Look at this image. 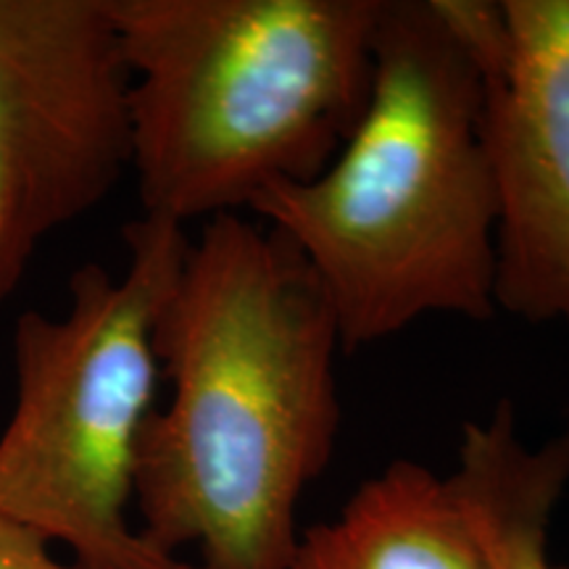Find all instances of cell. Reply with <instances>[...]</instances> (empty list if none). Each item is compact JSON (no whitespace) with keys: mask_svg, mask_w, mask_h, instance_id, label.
I'll use <instances>...</instances> for the list:
<instances>
[{"mask_svg":"<svg viewBox=\"0 0 569 569\" xmlns=\"http://www.w3.org/2000/svg\"><path fill=\"white\" fill-rule=\"evenodd\" d=\"M284 569H488L451 475L396 459L332 519L301 530Z\"/></svg>","mask_w":569,"mask_h":569,"instance_id":"cell-7","label":"cell"},{"mask_svg":"<svg viewBox=\"0 0 569 569\" xmlns=\"http://www.w3.org/2000/svg\"><path fill=\"white\" fill-rule=\"evenodd\" d=\"M338 322L280 232L203 222L156 325L169 398L140 432V536L196 569H284L343 419Z\"/></svg>","mask_w":569,"mask_h":569,"instance_id":"cell-1","label":"cell"},{"mask_svg":"<svg viewBox=\"0 0 569 569\" xmlns=\"http://www.w3.org/2000/svg\"><path fill=\"white\" fill-rule=\"evenodd\" d=\"M0 569H80L71 561H61L53 546L38 532L21 528L11 519L0 517Z\"/></svg>","mask_w":569,"mask_h":569,"instance_id":"cell-10","label":"cell"},{"mask_svg":"<svg viewBox=\"0 0 569 569\" xmlns=\"http://www.w3.org/2000/svg\"><path fill=\"white\" fill-rule=\"evenodd\" d=\"M488 569H565L551 559V522L569 486V432L532 448L501 401L461 430L451 472Z\"/></svg>","mask_w":569,"mask_h":569,"instance_id":"cell-8","label":"cell"},{"mask_svg":"<svg viewBox=\"0 0 569 569\" xmlns=\"http://www.w3.org/2000/svg\"><path fill=\"white\" fill-rule=\"evenodd\" d=\"M511 56L486 88L496 309L569 330V0H503Z\"/></svg>","mask_w":569,"mask_h":569,"instance_id":"cell-6","label":"cell"},{"mask_svg":"<svg viewBox=\"0 0 569 569\" xmlns=\"http://www.w3.org/2000/svg\"><path fill=\"white\" fill-rule=\"evenodd\" d=\"M386 0H111L142 213L188 227L317 177L365 111Z\"/></svg>","mask_w":569,"mask_h":569,"instance_id":"cell-3","label":"cell"},{"mask_svg":"<svg viewBox=\"0 0 569 569\" xmlns=\"http://www.w3.org/2000/svg\"><path fill=\"white\" fill-rule=\"evenodd\" d=\"M127 267L84 264L61 317L13 325V409L0 430V517L63 546L80 569H196L132 525L140 432L156 409V325L190 238L142 213L124 227Z\"/></svg>","mask_w":569,"mask_h":569,"instance_id":"cell-4","label":"cell"},{"mask_svg":"<svg viewBox=\"0 0 569 569\" xmlns=\"http://www.w3.org/2000/svg\"><path fill=\"white\" fill-rule=\"evenodd\" d=\"M567 432H569V430H567Z\"/></svg>","mask_w":569,"mask_h":569,"instance_id":"cell-11","label":"cell"},{"mask_svg":"<svg viewBox=\"0 0 569 569\" xmlns=\"http://www.w3.org/2000/svg\"><path fill=\"white\" fill-rule=\"evenodd\" d=\"M251 213L309 264L346 351L425 317H496L486 82L427 0H386L372 88L343 148Z\"/></svg>","mask_w":569,"mask_h":569,"instance_id":"cell-2","label":"cell"},{"mask_svg":"<svg viewBox=\"0 0 569 569\" xmlns=\"http://www.w3.org/2000/svg\"><path fill=\"white\" fill-rule=\"evenodd\" d=\"M427 3L486 88L501 80L511 56V27L503 0H427Z\"/></svg>","mask_w":569,"mask_h":569,"instance_id":"cell-9","label":"cell"},{"mask_svg":"<svg viewBox=\"0 0 569 569\" xmlns=\"http://www.w3.org/2000/svg\"><path fill=\"white\" fill-rule=\"evenodd\" d=\"M130 167L111 0H0V306L42 240L98 209Z\"/></svg>","mask_w":569,"mask_h":569,"instance_id":"cell-5","label":"cell"}]
</instances>
